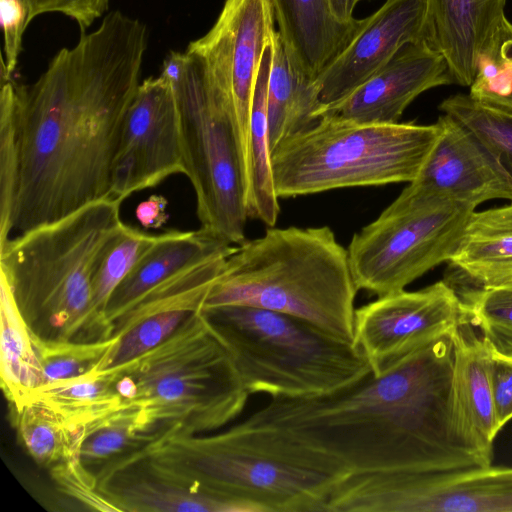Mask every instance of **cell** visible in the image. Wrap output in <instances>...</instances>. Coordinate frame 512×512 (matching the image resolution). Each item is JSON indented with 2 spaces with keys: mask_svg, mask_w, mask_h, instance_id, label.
<instances>
[{
  "mask_svg": "<svg viewBox=\"0 0 512 512\" xmlns=\"http://www.w3.org/2000/svg\"><path fill=\"white\" fill-rule=\"evenodd\" d=\"M464 323L470 322L459 293L441 280L416 291L379 296L356 308L354 344L372 374L379 376L434 336Z\"/></svg>",
  "mask_w": 512,
  "mask_h": 512,
  "instance_id": "obj_13",
  "label": "cell"
},
{
  "mask_svg": "<svg viewBox=\"0 0 512 512\" xmlns=\"http://www.w3.org/2000/svg\"><path fill=\"white\" fill-rule=\"evenodd\" d=\"M363 0H328L334 17L342 23H352L356 20L353 16L355 6Z\"/></svg>",
  "mask_w": 512,
  "mask_h": 512,
  "instance_id": "obj_42",
  "label": "cell"
},
{
  "mask_svg": "<svg viewBox=\"0 0 512 512\" xmlns=\"http://www.w3.org/2000/svg\"><path fill=\"white\" fill-rule=\"evenodd\" d=\"M459 295L471 325L481 330L512 331V281Z\"/></svg>",
  "mask_w": 512,
  "mask_h": 512,
  "instance_id": "obj_36",
  "label": "cell"
},
{
  "mask_svg": "<svg viewBox=\"0 0 512 512\" xmlns=\"http://www.w3.org/2000/svg\"><path fill=\"white\" fill-rule=\"evenodd\" d=\"M167 206L164 196L154 194L138 204L135 216L143 228L158 229L168 220Z\"/></svg>",
  "mask_w": 512,
  "mask_h": 512,
  "instance_id": "obj_40",
  "label": "cell"
},
{
  "mask_svg": "<svg viewBox=\"0 0 512 512\" xmlns=\"http://www.w3.org/2000/svg\"><path fill=\"white\" fill-rule=\"evenodd\" d=\"M417 178L403 189L477 207L492 199L512 201V164L470 128L448 114Z\"/></svg>",
  "mask_w": 512,
  "mask_h": 512,
  "instance_id": "obj_15",
  "label": "cell"
},
{
  "mask_svg": "<svg viewBox=\"0 0 512 512\" xmlns=\"http://www.w3.org/2000/svg\"><path fill=\"white\" fill-rule=\"evenodd\" d=\"M474 210L468 204L403 190L348 245L357 289L377 297L398 292L449 261Z\"/></svg>",
  "mask_w": 512,
  "mask_h": 512,
  "instance_id": "obj_10",
  "label": "cell"
},
{
  "mask_svg": "<svg viewBox=\"0 0 512 512\" xmlns=\"http://www.w3.org/2000/svg\"><path fill=\"white\" fill-rule=\"evenodd\" d=\"M454 328L382 375L326 395L270 398L219 432L264 456L341 480L482 466L454 428Z\"/></svg>",
  "mask_w": 512,
  "mask_h": 512,
  "instance_id": "obj_1",
  "label": "cell"
},
{
  "mask_svg": "<svg viewBox=\"0 0 512 512\" xmlns=\"http://www.w3.org/2000/svg\"><path fill=\"white\" fill-rule=\"evenodd\" d=\"M439 109L474 131L512 164V113L485 106L469 94L453 95Z\"/></svg>",
  "mask_w": 512,
  "mask_h": 512,
  "instance_id": "obj_34",
  "label": "cell"
},
{
  "mask_svg": "<svg viewBox=\"0 0 512 512\" xmlns=\"http://www.w3.org/2000/svg\"><path fill=\"white\" fill-rule=\"evenodd\" d=\"M110 0H27L29 23L45 13H61L76 21L82 33L102 16Z\"/></svg>",
  "mask_w": 512,
  "mask_h": 512,
  "instance_id": "obj_39",
  "label": "cell"
},
{
  "mask_svg": "<svg viewBox=\"0 0 512 512\" xmlns=\"http://www.w3.org/2000/svg\"><path fill=\"white\" fill-rule=\"evenodd\" d=\"M507 0H427L425 42L445 58L453 82L470 86L480 54L505 19Z\"/></svg>",
  "mask_w": 512,
  "mask_h": 512,
  "instance_id": "obj_20",
  "label": "cell"
},
{
  "mask_svg": "<svg viewBox=\"0 0 512 512\" xmlns=\"http://www.w3.org/2000/svg\"><path fill=\"white\" fill-rule=\"evenodd\" d=\"M1 379L7 399L19 409L42 387L32 333L1 279Z\"/></svg>",
  "mask_w": 512,
  "mask_h": 512,
  "instance_id": "obj_27",
  "label": "cell"
},
{
  "mask_svg": "<svg viewBox=\"0 0 512 512\" xmlns=\"http://www.w3.org/2000/svg\"><path fill=\"white\" fill-rule=\"evenodd\" d=\"M325 512H512V467L352 475Z\"/></svg>",
  "mask_w": 512,
  "mask_h": 512,
  "instance_id": "obj_11",
  "label": "cell"
},
{
  "mask_svg": "<svg viewBox=\"0 0 512 512\" xmlns=\"http://www.w3.org/2000/svg\"><path fill=\"white\" fill-rule=\"evenodd\" d=\"M234 247L201 227L159 234L112 293L105 310L107 320L113 328V321L150 289L196 263L231 252Z\"/></svg>",
  "mask_w": 512,
  "mask_h": 512,
  "instance_id": "obj_22",
  "label": "cell"
},
{
  "mask_svg": "<svg viewBox=\"0 0 512 512\" xmlns=\"http://www.w3.org/2000/svg\"><path fill=\"white\" fill-rule=\"evenodd\" d=\"M20 170L18 129L12 101L0 93V246L10 237Z\"/></svg>",
  "mask_w": 512,
  "mask_h": 512,
  "instance_id": "obj_33",
  "label": "cell"
},
{
  "mask_svg": "<svg viewBox=\"0 0 512 512\" xmlns=\"http://www.w3.org/2000/svg\"><path fill=\"white\" fill-rule=\"evenodd\" d=\"M427 0H386L314 80L323 108L346 97L404 46L425 42ZM323 110V109H322Z\"/></svg>",
  "mask_w": 512,
  "mask_h": 512,
  "instance_id": "obj_17",
  "label": "cell"
},
{
  "mask_svg": "<svg viewBox=\"0 0 512 512\" xmlns=\"http://www.w3.org/2000/svg\"><path fill=\"white\" fill-rule=\"evenodd\" d=\"M120 207L101 199L0 246L1 279L33 335L76 342L112 337V325L95 306L94 278L123 225Z\"/></svg>",
  "mask_w": 512,
  "mask_h": 512,
  "instance_id": "obj_3",
  "label": "cell"
},
{
  "mask_svg": "<svg viewBox=\"0 0 512 512\" xmlns=\"http://www.w3.org/2000/svg\"><path fill=\"white\" fill-rule=\"evenodd\" d=\"M202 311L228 347L249 394L320 396L372 374L354 343L296 317L243 305Z\"/></svg>",
  "mask_w": 512,
  "mask_h": 512,
  "instance_id": "obj_6",
  "label": "cell"
},
{
  "mask_svg": "<svg viewBox=\"0 0 512 512\" xmlns=\"http://www.w3.org/2000/svg\"><path fill=\"white\" fill-rule=\"evenodd\" d=\"M449 262L478 287L512 281V204L474 210Z\"/></svg>",
  "mask_w": 512,
  "mask_h": 512,
  "instance_id": "obj_24",
  "label": "cell"
},
{
  "mask_svg": "<svg viewBox=\"0 0 512 512\" xmlns=\"http://www.w3.org/2000/svg\"><path fill=\"white\" fill-rule=\"evenodd\" d=\"M144 443L139 413L135 407L126 405L86 436L80 458L83 464L111 460Z\"/></svg>",
  "mask_w": 512,
  "mask_h": 512,
  "instance_id": "obj_35",
  "label": "cell"
},
{
  "mask_svg": "<svg viewBox=\"0 0 512 512\" xmlns=\"http://www.w3.org/2000/svg\"><path fill=\"white\" fill-rule=\"evenodd\" d=\"M0 10L4 33L1 76L11 78L18 64L23 35L29 24L27 0H0Z\"/></svg>",
  "mask_w": 512,
  "mask_h": 512,
  "instance_id": "obj_37",
  "label": "cell"
},
{
  "mask_svg": "<svg viewBox=\"0 0 512 512\" xmlns=\"http://www.w3.org/2000/svg\"><path fill=\"white\" fill-rule=\"evenodd\" d=\"M157 238L158 235L123 223L104 251L95 274L94 301L98 311L106 316L112 293Z\"/></svg>",
  "mask_w": 512,
  "mask_h": 512,
  "instance_id": "obj_32",
  "label": "cell"
},
{
  "mask_svg": "<svg viewBox=\"0 0 512 512\" xmlns=\"http://www.w3.org/2000/svg\"><path fill=\"white\" fill-rule=\"evenodd\" d=\"M438 121L361 123L323 115L271 152L279 198L334 189L411 183L438 136Z\"/></svg>",
  "mask_w": 512,
  "mask_h": 512,
  "instance_id": "obj_7",
  "label": "cell"
},
{
  "mask_svg": "<svg viewBox=\"0 0 512 512\" xmlns=\"http://www.w3.org/2000/svg\"><path fill=\"white\" fill-rule=\"evenodd\" d=\"M231 252L180 271L132 303L113 321L112 336L118 340L95 370L116 367L149 351L191 315L202 310L209 292L223 274Z\"/></svg>",
  "mask_w": 512,
  "mask_h": 512,
  "instance_id": "obj_16",
  "label": "cell"
},
{
  "mask_svg": "<svg viewBox=\"0 0 512 512\" xmlns=\"http://www.w3.org/2000/svg\"><path fill=\"white\" fill-rule=\"evenodd\" d=\"M271 0H226L212 28L186 50L200 56L230 96L245 150L258 70L276 32Z\"/></svg>",
  "mask_w": 512,
  "mask_h": 512,
  "instance_id": "obj_14",
  "label": "cell"
},
{
  "mask_svg": "<svg viewBox=\"0 0 512 512\" xmlns=\"http://www.w3.org/2000/svg\"><path fill=\"white\" fill-rule=\"evenodd\" d=\"M32 398L52 406L72 426L84 428L87 435L126 406L116 391L112 375L96 370L44 386Z\"/></svg>",
  "mask_w": 512,
  "mask_h": 512,
  "instance_id": "obj_28",
  "label": "cell"
},
{
  "mask_svg": "<svg viewBox=\"0 0 512 512\" xmlns=\"http://www.w3.org/2000/svg\"><path fill=\"white\" fill-rule=\"evenodd\" d=\"M110 369L135 385L136 395L126 405L139 413L144 444L219 431L243 413L250 395L202 310L156 347Z\"/></svg>",
  "mask_w": 512,
  "mask_h": 512,
  "instance_id": "obj_5",
  "label": "cell"
},
{
  "mask_svg": "<svg viewBox=\"0 0 512 512\" xmlns=\"http://www.w3.org/2000/svg\"><path fill=\"white\" fill-rule=\"evenodd\" d=\"M184 173L175 92L162 71L139 84L126 111L113 163L111 198L122 203L135 192Z\"/></svg>",
  "mask_w": 512,
  "mask_h": 512,
  "instance_id": "obj_12",
  "label": "cell"
},
{
  "mask_svg": "<svg viewBox=\"0 0 512 512\" xmlns=\"http://www.w3.org/2000/svg\"><path fill=\"white\" fill-rule=\"evenodd\" d=\"M272 54L273 40L267 46L258 70L245 163V202L248 218L259 220L269 227L275 226L280 213L279 197L272 171L266 107Z\"/></svg>",
  "mask_w": 512,
  "mask_h": 512,
  "instance_id": "obj_26",
  "label": "cell"
},
{
  "mask_svg": "<svg viewBox=\"0 0 512 512\" xmlns=\"http://www.w3.org/2000/svg\"><path fill=\"white\" fill-rule=\"evenodd\" d=\"M162 71L175 92L184 174L195 191L201 228L240 244L248 219L245 150L233 102L195 53L171 51Z\"/></svg>",
  "mask_w": 512,
  "mask_h": 512,
  "instance_id": "obj_9",
  "label": "cell"
},
{
  "mask_svg": "<svg viewBox=\"0 0 512 512\" xmlns=\"http://www.w3.org/2000/svg\"><path fill=\"white\" fill-rule=\"evenodd\" d=\"M470 323L454 328L452 415L460 440L482 466H490L498 434L489 377V344Z\"/></svg>",
  "mask_w": 512,
  "mask_h": 512,
  "instance_id": "obj_19",
  "label": "cell"
},
{
  "mask_svg": "<svg viewBox=\"0 0 512 512\" xmlns=\"http://www.w3.org/2000/svg\"><path fill=\"white\" fill-rule=\"evenodd\" d=\"M487 341L490 386L496 429L499 432L512 419V358L499 353L488 339Z\"/></svg>",
  "mask_w": 512,
  "mask_h": 512,
  "instance_id": "obj_38",
  "label": "cell"
},
{
  "mask_svg": "<svg viewBox=\"0 0 512 512\" xmlns=\"http://www.w3.org/2000/svg\"><path fill=\"white\" fill-rule=\"evenodd\" d=\"M358 291L347 249L330 227L273 226L235 246L202 309H267L354 343Z\"/></svg>",
  "mask_w": 512,
  "mask_h": 512,
  "instance_id": "obj_4",
  "label": "cell"
},
{
  "mask_svg": "<svg viewBox=\"0 0 512 512\" xmlns=\"http://www.w3.org/2000/svg\"><path fill=\"white\" fill-rule=\"evenodd\" d=\"M131 455L154 476L226 503L233 512H325L333 488L341 481L259 454L219 431L160 438Z\"/></svg>",
  "mask_w": 512,
  "mask_h": 512,
  "instance_id": "obj_8",
  "label": "cell"
},
{
  "mask_svg": "<svg viewBox=\"0 0 512 512\" xmlns=\"http://www.w3.org/2000/svg\"><path fill=\"white\" fill-rule=\"evenodd\" d=\"M451 83L447 62L439 51L426 42L408 44L350 94L324 107L321 117L396 123L421 93Z\"/></svg>",
  "mask_w": 512,
  "mask_h": 512,
  "instance_id": "obj_18",
  "label": "cell"
},
{
  "mask_svg": "<svg viewBox=\"0 0 512 512\" xmlns=\"http://www.w3.org/2000/svg\"><path fill=\"white\" fill-rule=\"evenodd\" d=\"M469 87L475 101L512 113V23L508 19L480 54Z\"/></svg>",
  "mask_w": 512,
  "mask_h": 512,
  "instance_id": "obj_30",
  "label": "cell"
},
{
  "mask_svg": "<svg viewBox=\"0 0 512 512\" xmlns=\"http://www.w3.org/2000/svg\"><path fill=\"white\" fill-rule=\"evenodd\" d=\"M278 32L292 66L314 81L362 25L338 21L328 0H271Z\"/></svg>",
  "mask_w": 512,
  "mask_h": 512,
  "instance_id": "obj_21",
  "label": "cell"
},
{
  "mask_svg": "<svg viewBox=\"0 0 512 512\" xmlns=\"http://www.w3.org/2000/svg\"><path fill=\"white\" fill-rule=\"evenodd\" d=\"M482 332L499 353L512 358V331L482 330Z\"/></svg>",
  "mask_w": 512,
  "mask_h": 512,
  "instance_id": "obj_41",
  "label": "cell"
},
{
  "mask_svg": "<svg viewBox=\"0 0 512 512\" xmlns=\"http://www.w3.org/2000/svg\"><path fill=\"white\" fill-rule=\"evenodd\" d=\"M266 107L271 151L287 137L313 126L323 109L314 81L292 66L278 31L273 38Z\"/></svg>",
  "mask_w": 512,
  "mask_h": 512,
  "instance_id": "obj_25",
  "label": "cell"
},
{
  "mask_svg": "<svg viewBox=\"0 0 512 512\" xmlns=\"http://www.w3.org/2000/svg\"><path fill=\"white\" fill-rule=\"evenodd\" d=\"M97 489L114 511L232 512L223 502L175 487L154 476L125 452L103 467Z\"/></svg>",
  "mask_w": 512,
  "mask_h": 512,
  "instance_id": "obj_23",
  "label": "cell"
},
{
  "mask_svg": "<svg viewBox=\"0 0 512 512\" xmlns=\"http://www.w3.org/2000/svg\"><path fill=\"white\" fill-rule=\"evenodd\" d=\"M32 338L42 371V387L92 371L118 340L112 336L93 342L49 341L33 334Z\"/></svg>",
  "mask_w": 512,
  "mask_h": 512,
  "instance_id": "obj_31",
  "label": "cell"
},
{
  "mask_svg": "<svg viewBox=\"0 0 512 512\" xmlns=\"http://www.w3.org/2000/svg\"><path fill=\"white\" fill-rule=\"evenodd\" d=\"M19 436L34 460L44 466H56L81 460L84 428L72 426L57 410L32 398L15 410Z\"/></svg>",
  "mask_w": 512,
  "mask_h": 512,
  "instance_id": "obj_29",
  "label": "cell"
},
{
  "mask_svg": "<svg viewBox=\"0 0 512 512\" xmlns=\"http://www.w3.org/2000/svg\"><path fill=\"white\" fill-rule=\"evenodd\" d=\"M146 48L145 24L115 10L62 48L33 83L1 76L20 153L11 237L111 198L122 124Z\"/></svg>",
  "mask_w": 512,
  "mask_h": 512,
  "instance_id": "obj_2",
  "label": "cell"
}]
</instances>
